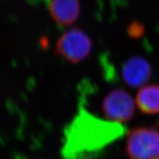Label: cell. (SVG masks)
Listing matches in <instances>:
<instances>
[{"mask_svg": "<svg viewBox=\"0 0 159 159\" xmlns=\"http://www.w3.org/2000/svg\"><path fill=\"white\" fill-rule=\"evenodd\" d=\"M125 151L128 159H159V130L137 127L127 133Z\"/></svg>", "mask_w": 159, "mask_h": 159, "instance_id": "obj_2", "label": "cell"}, {"mask_svg": "<svg viewBox=\"0 0 159 159\" xmlns=\"http://www.w3.org/2000/svg\"><path fill=\"white\" fill-rule=\"evenodd\" d=\"M92 48L90 38L82 30L72 28L59 38L57 48L60 55L68 61L77 63L87 58Z\"/></svg>", "mask_w": 159, "mask_h": 159, "instance_id": "obj_3", "label": "cell"}, {"mask_svg": "<svg viewBox=\"0 0 159 159\" xmlns=\"http://www.w3.org/2000/svg\"><path fill=\"white\" fill-rule=\"evenodd\" d=\"M125 132L122 124L99 117L80 107L64 129L62 155L64 159L90 157L122 138Z\"/></svg>", "mask_w": 159, "mask_h": 159, "instance_id": "obj_1", "label": "cell"}, {"mask_svg": "<svg viewBox=\"0 0 159 159\" xmlns=\"http://www.w3.org/2000/svg\"><path fill=\"white\" fill-rule=\"evenodd\" d=\"M48 10L54 21L61 26L75 22L80 12L79 0H49Z\"/></svg>", "mask_w": 159, "mask_h": 159, "instance_id": "obj_6", "label": "cell"}, {"mask_svg": "<svg viewBox=\"0 0 159 159\" xmlns=\"http://www.w3.org/2000/svg\"><path fill=\"white\" fill-rule=\"evenodd\" d=\"M136 102L125 89L116 88L104 98L102 110L107 120L122 124L131 120L135 111Z\"/></svg>", "mask_w": 159, "mask_h": 159, "instance_id": "obj_4", "label": "cell"}, {"mask_svg": "<svg viewBox=\"0 0 159 159\" xmlns=\"http://www.w3.org/2000/svg\"><path fill=\"white\" fill-rule=\"evenodd\" d=\"M145 33V27L143 24L137 21H133L129 24L127 27L128 35L134 39L141 37Z\"/></svg>", "mask_w": 159, "mask_h": 159, "instance_id": "obj_8", "label": "cell"}, {"mask_svg": "<svg viewBox=\"0 0 159 159\" xmlns=\"http://www.w3.org/2000/svg\"><path fill=\"white\" fill-rule=\"evenodd\" d=\"M136 105L141 112L153 115L159 113V84H147L139 89Z\"/></svg>", "mask_w": 159, "mask_h": 159, "instance_id": "obj_7", "label": "cell"}, {"mask_svg": "<svg viewBox=\"0 0 159 159\" xmlns=\"http://www.w3.org/2000/svg\"><path fill=\"white\" fill-rule=\"evenodd\" d=\"M152 75V67L147 59L139 56L128 58L122 66V77L128 86L141 88Z\"/></svg>", "mask_w": 159, "mask_h": 159, "instance_id": "obj_5", "label": "cell"}, {"mask_svg": "<svg viewBox=\"0 0 159 159\" xmlns=\"http://www.w3.org/2000/svg\"><path fill=\"white\" fill-rule=\"evenodd\" d=\"M80 159H93L90 157H85V158H80Z\"/></svg>", "mask_w": 159, "mask_h": 159, "instance_id": "obj_9", "label": "cell"}]
</instances>
